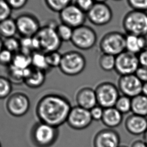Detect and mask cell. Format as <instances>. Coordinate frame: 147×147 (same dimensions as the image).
<instances>
[{
    "label": "cell",
    "mask_w": 147,
    "mask_h": 147,
    "mask_svg": "<svg viewBox=\"0 0 147 147\" xmlns=\"http://www.w3.org/2000/svg\"><path fill=\"white\" fill-rule=\"evenodd\" d=\"M72 107L65 96L51 93L39 99L35 113L39 121L59 128L67 122Z\"/></svg>",
    "instance_id": "1"
},
{
    "label": "cell",
    "mask_w": 147,
    "mask_h": 147,
    "mask_svg": "<svg viewBox=\"0 0 147 147\" xmlns=\"http://www.w3.org/2000/svg\"><path fill=\"white\" fill-rule=\"evenodd\" d=\"M59 136V129L41 121L35 123L31 129L30 138L36 147H51Z\"/></svg>",
    "instance_id": "2"
},
{
    "label": "cell",
    "mask_w": 147,
    "mask_h": 147,
    "mask_svg": "<svg viewBox=\"0 0 147 147\" xmlns=\"http://www.w3.org/2000/svg\"><path fill=\"white\" fill-rule=\"evenodd\" d=\"M58 24L56 22L51 21L41 26L35 36L39 43L40 51L45 53L57 51L61 48L63 42L56 31Z\"/></svg>",
    "instance_id": "3"
},
{
    "label": "cell",
    "mask_w": 147,
    "mask_h": 147,
    "mask_svg": "<svg viewBox=\"0 0 147 147\" xmlns=\"http://www.w3.org/2000/svg\"><path fill=\"white\" fill-rule=\"evenodd\" d=\"M86 66V59L80 52L71 51L63 54L60 71L66 76H78L84 71Z\"/></svg>",
    "instance_id": "4"
},
{
    "label": "cell",
    "mask_w": 147,
    "mask_h": 147,
    "mask_svg": "<svg viewBox=\"0 0 147 147\" xmlns=\"http://www.w3.org/2000/svg\"><path fill=\"white\" fill-rule=\"evenodd\" d=\"M123 27L127 34L142 36L147 33V13L131 10L125 15Z\"/></svg>",
    "instance_id": "5"
},
{
    "label": "cell",
    "mask_w": 147,
    "mask_h": 147,
    "mask_svg": "<svg viewBox=\"0 0 147 147\" xmlns=\"http://www.w3.org/2000/svg\"><path fill=\"white\" fill-rule=\"evenodd\" d=\"M125 37L126 35L119 31L107 33L100 39V51L117 57L125 51Z\"/></svg>",
    "instance_id": "6"
},
{
    "label": "cell",
    "mask_w": 147,
    "mask_h": 147,
    "mask_svg": "<svg viewBox=\"0 0 147 147\" xmlns=\"http://www.w3.org/2000/svg\"><path fill=\"white\" fill-rule=\"evenodd\" d=\"M98 105L104 109L115 107L120 92L117 86L110 82H103L95 89Z\"/></svg>",
    "instance_id": "7"
},
{
    "label": "cell",
    "mask_w": 147,
    "mask_h": 147,
    "mask_svg": "<svg viewBox=\"0 0 147 147\" xmlns=\"http://www.w3.org/2000/svg\"><path fill=\"white\" fill-rule=\"evenodd\" d=\"M97 34L91 27L84 24L74 29L71 43L78 49L88 51L96 45Z\"/></svg>",
    "instance_id": "8"
},
{
    "label": "cell",
    "mask_w": 147,
    "mask_h": 147,
    "mask_svg": "<svg viewBox=\"0 0 147 147\" xmlns=\"http://www.w3.org/2000/svg\"><path fill=\"white\" fill-rule=\"evenodd\" d=\"M6 107L11 115L20 117L28 112L30 107V99L26 94L24 93L15 92L11 94L7 99Z\"/></svg>",
    "instance_id": "9"
},
{
    "label": "cell",
    "mask_w": 147,
    "mask_h": 147,
    "mask_svg": "<svg viewBox=\"0 0 147 147\" xmlns=\"http://www.w3.org/2000/svg\"><path fill=\"white\" fill-rule=\"evenodd\" d=\"M15 20L18 33L21 37L35 36L41 28L38 19L30 13H22Z\"/></svg>",
    "instance_id": "10"
},
{
    "label": "cell",
    "mask_w": 147,
    "mask_h": 147,
    "mask_svg": "<svg viewBox=\"0 0 147 147\" xmlns=\"http://www.w3.org/2000/svg\"><path fill=\"white\" fill-rule=\"evenodd\" d=\"M140 65L138 55L125 51L116 57L115 71L120 76L133 75Z\"/></svg>",
    "instance_id": "11"
},
{
    "label": "cell",
    "mask_w": 147,
    "mask_h": 147,
    "mask_svg": "<svg viewBox=\"0 0 147 147\" xmlns=\"http://www.w3.org/2000/svg\"><path fill=\"white\" fill-rule=\"evenodd\" d=\"M92 121L90 110L76 105L71 107L66 123L71 129L81 131L89 127Z\"/></svg>",
    "instance_id": "12"
},
{
    "label": "cell",
    "mask_w": 147,
    "mask_h": 147,
    "mask_svg": "<svg viewBox=\"0 0 147 147\" xmlns=\"http://www.w3.org/2000/svg\"><path fill=\"white\" fill-rule=\"evenodd\" d=\"M59 17L61 23L75 29L84 25L87 14L71 3L59 13Z\"/></svg>",
    "instance_id": "13"
},
{
    "label": "cell",
    "mask_w": 147,
    "mask_h": 147,
    "mask_svg": "<svg viewBox=\"0 0 147 147\" xmlns=\"http://www.w3.org/2000/svg\"><path fill=\"white\" fill-rule=\"evenodd\" d=\"M87 18L92 24L97 26H103L112 20L113 11L106 3H95L87 14Z\"/></svg>",
    "instance_id": "14"
},
{
    "label": "cell",
    "mask_w": 147,
    "mask_h": 147,
    "mask_svg": "<svg viewBox=\"0 0 147 147\" xmlns=\"http://www.w3.org/2000/svg\"><path fill=\"white\" fill-rule=\"evenodd\" d=\"M143 83L135 74L120 76L117 87L120 93L133 98L142 94Z\"/></svg>",
    "instance_id": "15"
},
{
    "label": "cell",
    "mask_w": 147,
    "mask_h": 147,
    "mask_svg": "<svg viewBox=\"0 0 147 147\" xmlns=\"http://www.w3.org/2000/svg\"><path fill=\"white\" fill-rule=\"evenodd\" d=\"M121 137L115 129H102L98 131L93 140V147H119Z\"/></svg>",
    "instance_id": "16"
},
{
    "label": "cell",
    "mask_w": 147,
    "mask_h": 147,
    "mask_svg": "<svg viewBox=\"0 0 147 147\" xmlns=\"http://www.w3.org/2000/svg\"><path fill=\"white\" fill-rule=\"evenodd\" d=\"M76 105L90 110L98 105L95 89L83 87L77 91L75 95Z\"/></svg>",
    "instance_id": "17"
},
{
    "label": "cell",
    "mask_w": 147,
    "mask_h": 147,
    "mask_svg": "<svg viewBox=\"0 0 147 147\" xmlns=\"http://www.w3.org/2000/svg\"><path fill=\"white\" fill-rule=\"evenodd\" d=\"M125 127L127 131L133 136L144 135L147 130V119L132 113L125 119Z\"/></svg>",
    "instance_id": "18"
},
{
    "label": "cell",
    "mask_w": 147,
    "mask_h": 147,
    "mask_svg": "<svg viewBox=\"0 0 147 147\" xmlns=\"http://www.w3.org/2000/svg\"><path fill=\"white\" fill-rule=\"evenodd\" d=\"M46 73L31 67L24 80V83L29 88L37 89L43 85L46 80Z\"/></svg>",
    "instance_id": "19"
},
{
    "label": "cell",
    "mask_w": 147,
    "mask_h": 147,
    "mask_svg": "<svg viewBox=\"0 0 147 147\" xmlns=\"http://www.w3.org/2000/svg\"><path fill=\"white\" fill-rule=\"evenodd\" d=\"M123 118V114L113 107L104 109L101 121L107 128L114 129L121 124Z\"/></svg>",
    "instance_id": "20"
},
{
    "label": "cell",
    "mask_w": 147,
    "mask_h": 147,
    "mask_svg": "<svg viewBox=\"0 0 147 147\" xmlns=\"http://www.w3.org/2000/svg\"><path fill=\"white\" fill-rule=\"evenodd\" d=\"M131 112L135 115L147 117V97L141 94L131 98Z\"/></svg>",
    "instance_id": "21"
},
{
    "label": "cell",
    "mask_w": 147,
    "mask_h": 147,
    "mask_svg": "<svg viewBox=\"0 0 147 147\" xmlns=\"http://www.w3.org/2000/svg\"><path fill=\"white\" fill-rule=\"evenodd\" d=\"M18 33L15 19L10 17L0 22V36L8 38L14 37Z\"/></svg>",
    "instance_id": "22"
},
{
    "label": "cell",
    "mask_w": 147,
    "mask_h": 147,
    "mask_svg": "<svg viewBox=\"0 0 147 147\" xmlns=\"http://www.w3.org/2000/svg\"><path fill=\"white\" fill-rule=\"evenodd\" d=\"M31 67L36 69L47 73L51 69L47 64L45 53L40 51H36L31 55Z\"/></svg>",
    "instance_id": "23"
},
{
    "label": "cell",
    "mask_w": 147,
    "mask_h": 147,
    "mask_svg": "<svg viewBox=\"0 0 147 147\" xmlns=\"http://www.w3.org/2000/svg\"><path fill=\"white\" fill-rule=\"evenodd\" d=\"M125 51L137 55L142 51L143 48L140 36L134 35H126Z\"/></svg>",
    "instance_id": "24"
},
{
    "label": "cell",
    "mask_w": 147,
    "mask_h": 147,
    "mask_svg": "<svg viewBox=\"0 0 147 147\" xmlns=\"http://www.w3.org/2000/svg\"><path fill=\"white\" fill-rule=\"evenodd\" d=\"M11 66L20 69H26L31 67V55L19 51L15 53Z\"/></svg>",
    "instance_id": "25"
},
{
    "label": "cell",
    "mask_w": 147,
    "mask_h": 147,
    "mask_svg": "<svg viewBox=\"0 0 147 147\" xmlns=\"http://www.w3.org/2000/svg\"><path fill=\"white\" fill-rule=\"evenodd\" d=\"M116 57L106 53H102L98 59L99 67L105 71L115 70Z\"/></svg>",
    "instance_id": "26"
},
{
    "label": "cell",
    "mask_w": 147,
    "mask_h": 147,
    "mask_svg": "<svg viewBox=\"0 0 147 147\" xmlns=\"http://www.w3.org/2000/svg\"><path fill=\"white\" fill-rule=\"evenodd\" d=\"M115 108L123 115L131 111V98L125 95H121L115 104Z\"/></svg>",
    "instance_id": "27"
},
{
    "label": "cell",
    "mask_w": 147,
    "mask_h": 147,
    "mask_svg": "<svg viewBox=\"0 0 147 147\" xmlns=\"http://www.w3.org/2000/svg\"><path fill=\"white\" fill-rule=\"evenodd\" d=\"M56 31L62 42H71L73 34V28L61 23L57 27Z\"/></svg>",
    "instance_id": "28"
},
{
    "label": "cell",
    "mask_w": 147,
    "mask_h": 147,
    "mask_svg": "<svg viewBox=\"0 0 147 147\" xmlns=\"http://www.w3.org/2000/svg\"><path fill=\"white\" fill-rule=\"evenodd\" d=\"M49 10L59 13L66 7L71 4L72 0H44Z\"/></svg>",
    "instance_id": "29"
},
{
    "label": "cell",
    "mask_w": 147,
    "mask_h": 147,
    "mask_svg": "<svg viewBox=\"0 0 147 147\" xmlns=\"http://www.w3.org/2000/svg\"><path fill=\"white\" fill-rule=\"evenodd\" d=\"M12 90V83L8 78L0 76V99H4L10 96Z\"/></svg>",
    "instance_id": "30"
},
{
    "label": "cell",
    "mask_w": 147,
    "mask_h": 147,
    "mask_svg": "<svg viewBox=\"0 0 147 147\" xmlns=\"http://www.w3.org/2000/svg\"><path fill=\"white\" fill-rule=\"evenodd\" d=\"M3 45L4 49L14 54L20 51V39H18L15 36L4 39Z\"/></svg>",
    "instance_id": "31"
},
{
    "label": "cell",
    "mask_w": 147,
    "mask_h": 147,
    "mask_svg": "<svg viewBox=\"0 0 147 147\" xmlns=\"http://www.w3.org/2000/svg\"><path fill=\"white\" fill-rule=\"evenodd\" d=\"M45 54L47 64L51 69L53 68L59 67L63 54L60 53L59 51H51Z\"/></svg>",
    "instance_id": "32"
},
{
    "label": "cell",
    "mask_w": 147,
    "mask_h": 147,
    "mask_svg": "<svg viewBox=\"0 0 147 147\" xmlns=\"http://www.w3.org/2000/svg\"><path fill=\"white\" fill-rule=\"evenodd\" d=\"M12 10L6 0H0V22L11 17Z\"/></svg>",
    "instance_id": "33"
},
{
    "label": "cell",
    "mask_w": 147,
    "mask_h": 147,
    "mask_svg": "<svg viewBox=\"0 0 147 147\" xmlns=\"http://www.w3.org/2000/svg\"><path fill=\"white\" fill-rule=\"evenodd\" d=\"M14 55L11 51L3 49L0 52V65L8 67L12 63Z\"/></svg>",
    "instance_id": "34"
},
{
    "label": "cell",
    "mask_w": 147,
    "mask_h": 147,
    "mask_svg": "<svg viewBox=\"0 0 147 147\" xmlns=\"http://www.w3.org/2000/svg\"><path fill=\"white\" fill-rule=\"evenodd\" d=\"M129 6L135 10L147 11V0H127Z\"/></svg>",
    "instance_id": "35"
},
{
    "label": "cell",
    "mask_w": 147,
    "mask_h": 147,
    "mask_svg": "<svg viewBox=\"0 0 147 147\" xmlns=\"http://www.w3.org/2000/svg\"><path fill=\"white\" fill-rule=\"evenodd\" d=\"M95 3L94 0H75L74 4L87 14L94 6Z\"/></svg>",
    "instance_id": "36"
},
{
    "label": "cell",
    "mask_w": 147,
    "mask_h": 147,
    "mask_svg": "<svg viewBox=\"0 0 147 147\" xmlns=\"http://www.w3.org/2000/svg\"><path fill=\"white\" fill-rule=\"evenodd\" d=\"M104 108L98 105L90 109V115L93 121H101L104 113Z\"/></svg>",
    "instance_id": "37"
},
{
    "label": "cell",
    "mask_w": 147,
    "mask_h": 147,
    "mask_svg": "<svg viewBox=\"0 0 147 147\" xmlns=\"http://www.w3.org/2000/svg\"><path fill=\"white\" fill-rule=\"evenodd\" d=\"M13 10H18L24 7L28 0H6Z\"/></svg>",
    "instance_id": "38"
},
{
    "label": "cell",
    "mask_w": 147,
    "mask_h": 147,
    "mask_svg": "<svg viewBox=\"0 0 147 147\" xmlns=\"http://www.w3.org/2000/svg\"><path fill=\"white\" fill-rule=\"evenodd\" d=\"M135 74L143 83L147 82V67L140 65Z\"/></svg>",
    "instance_id": "39"
},
{
    "label": "cell",
    "mask_w": 147,
    "mask_h": 147,
    "mask_svg": "<svg viewBox=\"0 0 147 147\" xmlns=\"http://www.w3.org/2000/svg\"><path fill=\"white\" fill-rule=\"evenodd\" d=\"M140 65L147 67V50H143L138 55Z\"/></svg>",
    "instance_id": "40"
},
{
    "label": "cell",
    "mask_w": 147,
    "mask_h": 147,
    "mask_svg": "<svg viewBox=\"0 0 147 147\" xmlns=\"http://www.w3.org/2000/svg\"><path fill=\"white\" fill-rule=\"evenodd\" d=\"M131 147H147V145L144 140H136L131 145Z\"/></svg>",
    "instance_id": "41"
},
{
    "label": "cell",
    "mask_w": 147,
    "mask_h": 147,
    "mask_svg": "<svg viewBox=\"0 0 147 147\" xmlns=\"http://www.w3.org/2000/svg\"><path fill=\"white\" fill-rule=\"evenodd\" d=\"M143 50H147V33L140 36Z\"/></svg>",
    "instance_id": "42"
},
{
    "label": "cell",
    "mask_w": 147,
    "mask_h": 147,
    "mask_svg": "<svg viewBox=\"0 0 147 147\" xmlns=\"http://www.w3.org/2000/svg\"><path fill=\"white\" fill-rule=\"evenodd\" d=\"M142 94L147 97V82L143 83Z\"/></svg>",
    "instance_id": "43"
},
{
    "label": "cell",
    "mask_w": 147,
    "mask_h": 147,
    "mask_svg": "<svg viewBox=\"0 0 147 147\" xmlns=\"http://www.w3.org/2000/svg\"><path fill=\"white\" fill-rule=\"evenodd\" d=\"M3 40L2 37L0 36V52L2 51L3 49H4V45H3Z\"/></svg>",
    "instance_id": "44"
},
{
    "label": "cell",
    "mask_w": 147,
    "mask_h": 147,
    "mask_svg": "<svg viewBox=\"0 0 147 147\" xmlns=\"http://www.w3.org/2000/svg\"><path fill=\"white\" fill-rule=\"evenodd\" d=\"M143 140L145 141V143H146L147 145V130L143 135Z\"/></svg>",
    "instance_id": "45"
},
{
    "label": "cell",
    "mask_w": 147,
    "mask_h": 147,
    "mask_svg": "<svg viewBox=\"0 0 147 147\" xmlns=\"http://www.w3.org/2000/svg\"><path fill=\"white\" fill-rule=\"evenodd\" d=\"M107 0H94L95 3H106Z\"/></svg>",
    "instance_id": "46"
},
{
    "label": "cell",
    "mask_w": 147,
    "mask_h": 147,
    "mask_svg": "<svg viewBox=\"0 0 147 147\" xmlns=\"http://www.w3.org/2000/svg\"><path fill=\"white\" fill-rule=\"evenodd\" d=\"M119 147H127V146H125V145H120Z\"/></svg>",
    "instance_id": "47"
},
{
    "label": "cell",
    "mask_w": 147,
    "mask_h": 147,
    "mask_svg": "<svg viewBox=\"0 0 147 147\" xmlns=\"http://www.w3.org/2000/svg\"><path fill=\"white\" fill-rule=\"evenodd\" d=\"M0 147H2V145H1V143L0 142Z\"/></svg>",
    "instance_id": "48"
},
{
    "label": "cell",
    "mask_w": 147,
    "mask_h": 147,
    "mask_svg": "<svg viewBox=\"0 0 147 147\" xmlns=\"http://www.w3.org/2000/svg\"><path fill=\"white\" fill-rule=\"evenodd\" d=\"M114 1H121V0H114Z\"/></svg>",
    "instance_id": "49"
}]
</instances>
